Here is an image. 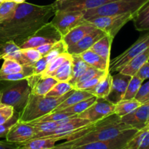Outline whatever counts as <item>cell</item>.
<instances>
[{"mask_svg":"<svg viewBox=\"0 0 149 149\" xmlns=\"http://www.w3.org/2000/svg\"><path fill=\"white\" fill-rule=\"evenodd\" d=\"M0 60H1V58H0Z\"/></svg>","mask_w":149,"mask_h":149,"instance_id":"680465c9","label":"cell"},{"mask_svg":"<svg viewBox=\"0 0 149 149\" xmlns=\"http://www.w3.org/2000/svg\"><path fill=\"white\" fill-rule=\"evenodd\" d=\"M135 16V15L132 14L98 16L91 17L87 20L95 28L100 29L106 34L114 39L122 28L128 22L132 20Z\"/></svg>","mask_w":149,"mask_h":149,"instance_id":"8992f818","label":"cell"},{"mask_svg":"<svg viewBox=\"0 0 149 149\" xmlns=\"http://www.w3.org/2000/svg\"><path fill=\"white\" fill-rule=\"evenodd\" d=\"M91 123L87 119L74 116L60 125L53 131L42 135L39 138H55L58 139V141L66 140L70 135Z\"/></svg>","mask_w":149,"mask_h":149,"instance_id":"8fae6325","label":"cell"},{"mask_svg":"<svg viewBox=\"0 0 149 149\" xmlns=\"http://www.w3.org/2000/svg\"><path fill=\"white\" fill-rule=\"evenodd\" d=\"M121 121L137 130L149 125V103L141 104L128 114L121 117Z\"/></svg>","mask_w":149,"mask_h":149,"instance_id":"9a60e30c","label":"cell"},{"mask_svg":"<svg viewBox=\"0 0 149 149\" xmlns=\"http://www.w3.org/2000/svg\"><path fill=\"white\" fill-rule=\"evenodd\" d=\"M131 77H132L130 76L125 75L119 72H118V74L116 75L112 76V84L111 90L107 97L105 99L114 105L123 100Z\"/></svg>","mask_w":149,"mask_h":149,"instance_id":"2e32d148","label":"cell"},{"mask_svg":"<svg viewBox=\"0 0 149 149\" xmlns=\"http://www.w3.org/2000/svg\"><path fill=\"white\" fill-rule=\"evenodd\" d=\"M22 59L23 61V66L33 65L37 61H39L42 55L35 48H26L20 49Z\"/></svg>","mask_w":149,"mask_h":149,"instance_id":"e575fe53","label":"cell"},{"mask_svg":"<svg viewBox=\"0 0 149 149\" xmlns=\"http://www.w3.org/2000/svg\"><path fill=\"white\" fill-rule=\"evenodd\" d=\"M92 96H93V95L90 94L88 91H86V90H74V91L61 104H59L55 108L53 111H61L66 108L70 107L84 99L92 97Z\"/></svg>","mask_w":149,"mask_h":149,"instance_id":"d4e9b609","label":"cell"},{"mask_svg":"<svg viewBox=\"0 0 149 149\" xmlns=\"http://www.w3.org/2000/svg\"><path fill=\"white\" fill-rule=\"evenodd\" d=\"M112 84L111 73L109 72L107 75L93 88L87 90L90 94L98 98H106L111 90Z\"/></svg>","mask_w":149,"mask_h":149,"instance_id":"4316f807","label":"cell"},{"mask_svg":"<svg viewBox=\"0 0 149 149\" xmlns=\"http://www.w3.org/2000/svg\"><path fill=\"white\" fill-rule=\"evenodd\" d=\"M124 149H149V125L138 130Z\"/></svg>","mask_w":149,"mask_h":149,"instance_id":"603a6c76","label":"cell"},{"mask_svg":"<svg viewBox=\"0 0 149 149\" xmlns=\"http://www.w3.org/2000/svg\"><path fill=\"white\" fill-rule=\"evenodd\" d=\"M136 75L143 81L149 79V61H147L142 65V67L140 68Z\"/></svg>","mask_w":149,"mask_h":149,"instance_id":"c3c4849f","label":"cell"},{"mask_svg":"<svg viewBox=\"0 0 149 149\" xmlns=\"http://www.w3.org/2000/svg\"><path fill=\"white\" fill-rule=\"evenodd\" d=\"M113 110L114 104L104 98L97 97L95 102L93 105L77 116L87 119L93 123L113 114Z\"/></svg>","mask_w":149,"mask_h":149,"instance_id":"7c38bea8","label":"cell"},{"mask_svg":"<svg viewBox=\"0 0 149 149\" xmlns=\"http://www.w3.org/2000/svg\"><path fill=\"white\" fill-rule=\"evenodd\" d=\"M26 78H27V75L24 72L14 74H7V75H0V81H15L24 79H26Z\"/></svg>","mask_w":149,"mask_h":149,"instance_id":"7dc6e473","label":"cell"},{"mask_svg":"<svg viewBox=\"0 0 149 149\" xmlns=\"http://www.w3.org/2000/svg\"><path fill=\"white\" fill-rule=\"evenodd\" d=\"M118 0H55L56 10L66 11H86L97 8Z\"/></svg>","mask_w":149,"mask_h":149,"instance_id":"4fadbf2b","label":"cell"},{"mask_svg":"<svg viewBox=\"0 0 149 149\" xmlns=\"http://www.w3.org/2000/svg\"><path fill=\"white\" fill-rule=\"evenodd\" d=\"M1 104L10 106L19 113L23 111L31 94V87L27 79L15 81H0Z\"/></svg>","mask_w":149,"mask_h":149,"instance_id":"277c9868","label":"cell"},{"mask_svg":"<svg viewBox=\"0 0 149 149\" xmlns=\"http://www.w3.org/2000/svg\"><path fill=\"white\" fill-rule=\"evenodd\" d=\"M148 3L149 0H118L97 8L86 10L83 13L86 20L91 17L98 16L123 14H132L136 15L137 13Z\"/></svg>","mask_w":149,"mask_h":149,"instance_id":"5b68a950","label":"cell"},{"mask_svg":"<svg viewBox=\"0 0 149 149\" xmlns=\"http://www.w3.org/2000/svg\"><path fill=\"white\" fill-rule=\"evenodd\" d=\"M142 103H140L135 98L130 100H122L114 105L113 113L119 117H122L136 109Z\"/></svg>","mask_w":149,"mask_h":149,"instance_id":"f1b7e54d","label":"cell"},{"mask_svg":"<svg viewBox=\"0 0 149 149\" xmlns=\"http://www.w3.org/2000/svg\"><path fill=\"white\" fill-rule=\"evenodd\" d=\"M47 62L45 57H42L39 61H36L32 65V75L31 76H41L44 72L47 65Z\"/></svg>","mask_w":149,"mask_h":149,"instance_id":"f6af8a7d","label":"cell"},{"mask_svg":"<svg viewBox=\"0 0 149 149\" xmlns=\"http://www.w3.org/2000/svg\"><path fill=\"white\" fill-rule=\"evenodd\" d=\"M17 4L11 1H6L0 4V23L10 18L15 13Z\"/></svg>","mask_w":149,"mask_h":149,"instance_id":"f35d334b","label":"cell"},{"mask_svg":"<svg viewBox=\"0 0 149 149\" xmlns=\"http://www.w3.org/2000/svg\"><path fill=\"white\" fill-rule=\"evenodd\" d=\"M55 3L38 5L29 2L17 4L15 13L0 23V45L13 41L20 47L55 15Z\"/></svg>","mask_w":149,"mask_h":149,"instance_id":"6da1fadb","label":"cell"},{"mask_svg":"<svg viewBox=\"0 0 149 149\" xmlns=\"http://www.w3.org/2000/svg\"><path fill=\"white\" fill-rule=\"evenodd\" d=\"M53 45L54 44H45V45H42L37 47H36L35 49H36V50L39 51V52H40L41 55H42V57H43L45 56V55H46L49 52V50H50L51 48L52 47Z\"/></svg>","mask_w":149,"mask_h":149,"instance_id":"f907efd6","label":"cell"},{"mask_svg":"<svg viewBox=\"0 0 149 149\" xmlns=\"http://www.w3.org/2000/svg\"><path fill=\"white\" fill-rule=\"evenodd\" d=\"M35 134L36 131L30 123L18 120L10 128L5 138L8 142L21 144L31 140Z\"/></svg>","mask_w":149,"mask_h":149,"instance_id":"5bb4252c","label":"cell"},{"mask_svg":"<svg viewBox=\"0 0 149 149\" xmlns=\"http://www.w3.org/2000/svg\"><path fill=\"white\" fill-rule=\"evenodd\" d=\"M96 99H97V97H95V96H92V97L84 99V100L70 106V107L66 108V109H63L61 111H62L63 113H66L69 116H77L79 114L87 110L91 105H93L95 102Z\"/></svg>","mask_w":149,"mask_h":149,"instance_id":"1f68e13d","label":"cell"},{"mask_svg":"<svg viewBox=\"0 0 149 149\" xmlns=\"http://www.w3.org/2000/svg\"><path fill=\"white\" fill-rule=\"evenodd\" d=\"M79 55L81 59L89 65L100 71L109 72L110 62L106 61L103 58L96 54L91 49H87Z\"/></svg>","mask_w":149,"mask_h":149,"instance_id":"44dd1931","label":"cell"},{"mask_svg":"<svg viewBox=\"0 0 149 149\" xmlns=\"http://www.w3.org/2000/svg\"><path fill=\"white\" fill-rule=\"evenodd\" d=\"M22 72H24L23 65L17 61L10 59H4L0 68V75L14 74Z\"/></svg>","mask_w":149,"mask_h":149,"instance_id":"d590c367","label":"cell"},{"mask_svg":"<svg viewBox=\"0 0 149 149\" xmlns=\"http://www.w3.org/2000/svg\"><path fill=\"white\" fill-rule=\"evenodd\" d=\"M132 21L135 29L139 31H149V3L143 7L135 16Z\"/></svg>","mask_w":149,"mask_h":149,"instance_id":"4dcf8cb0","label":"cell"},{"mask_svg":"<svg viewBox=\"0 0 149 149\" xmlns=\"http://www.w3.org/2000/svg\"><path fill=\"white\" fill-rule=\"evenodd\" d=\"M95 28V27L93 25H92L87 20L84 23L71 29L65 36H63L62 39L66 45L67 47L68 48L77 44L79 41L81 40L83 37H84L86 35L92 31Z\"/></svg>","mask_w":149,"mask_h":149,"instance_id":"d6986e66","label":"cell"},{"mask_svg":"<svg viewBox=\"0 0 149 149\" xmlns=\"http://www.w3.org/2000/svg\"><path fill=\"white\" fill-rule=\"evenodd\" d=\"M74 90V86L70 84L69 82H61L58 81L46 95V96L49 97H58L67 94L71 90Z\"/></svg>","mask_w":149,"mask_h":149,"instance_id":"8d00e7d4","label":"cell"},{"mask_svg":"<svg viewBox=\"0 0 149 149\" xmlns=\"http://www.w3.org/2000/svg\"><path fill=\"white\" fill-rule=\"evenodd\" d=\"M113 38L111 37L110 36L106 34L97 42H96L90 49L95 52L101 58L105 59L106 61L110 62V55H111V49L112 42H113Z\"/></svg>","mask_w":149,"mask_h":149,"instance_id":"cb8c5ba5","label":"cell"},{"mask_svg":"<svg viewBox=\"0 0 149 149\" xmlns=\"http://www.w3.org/2000/svg\"><path fill=\"white\" fill-rule=\"evenodd\" d=\"M106 35V33L104 31L97 28H95L92 31H90L88 34L83 37L81 40L79 41L77 44L68 47V52L71 55H80L84 51L90 49L96 42H97L99 39L103 38Z\"/></svg>","mask_w":149,"mask_h":149,"instance_id":"e0dca14e","label":"cell"},{"mask_svg":"<svg viewBox=\"0 0 149 149\" xmlns=\"http://www.w3.org/2000/svg\"><path fill=\"white\" fill-rule=\"evenodd\" d=\"M148 103H149V101H148Z\"/></svg>","mask_w":149,"mask_h":149,"instance_id":"6f0895ef","label":"cell"},{"mask_svg":"<svg viewBox=\"0 0 149 149\" xmlns=\"http://www.w3.org/2000/svg\"><path fill=\"white\" fill-rule=\"evenodd\" d=\"M109 72H104L103 74H100L99 75L96 76V77H93V78L87 80V81L81 82L80 84H76L74 86V90H90V89L93 88L95 86L97 85L106 75Z\"/></svg>","mask_w":149,"mask_h":149,"instance_id":"ab89813d","label":"cell"},{"mask_svg":"<svg viewBox=\"0 0 149 149\" xmlns=\"http://www.w3.org/2000/svg\"><path fill=\"white\" fill-rule=\"evenodd\" d=\"M71 56V55H70L68 52H65V53H63L61 55H58V57L54 58L53 60L50 61L49 63L47 65L46 69L44 71V72L42 73L41 77H50L51 74L52 73L55 72L67 59L70 58Z\"/></svg>","mask_w":149,"mask_h":149,"instance_id":"d6a6232c","label":"cell"},{"mask_svg":"<svg viewBox=\"0 0 149 149\" xmlns=\"http://www.w3.org/2000/svg\"><path fill=\"white\" fill-rule=\"evenodd\" d=\"M0 58L10 59L23 65V61L20 54V48L13 41H8L0 45Z\"/></svg>","mask_w":149,"mask_h":149,"instance_id":"7402d4cb","label":"cell"},{"mask_svg":"<svg viewBox=\"0 0 149 149\" xmlns=\"http://www.w3.org/2000/svg\"><path fill=\"white\" fill-rule=\"evenodd\" d=\"M149 47V31L147 33L143 35L133 45L127 49L110 61L109 72H119L130 61L136 57L145 49Z\"/></svg>","mask_w":149,"mask_h":149,"instance_id":"ba28073f","label":"cell"},{"mask_svg":"<svg viewBox=\"0 0 149 149\" xmlns=\"http://www.w3.org/2000/svg\"><path fill=\"white\" fill-rule=\"evenodd\" d=\"M14 113L15 110L12 106L1 104L0 107V125H3L10 120Z\"/></svg>","mask_w":149,"mask_h":149,"instance_id":"7bdbcfd3","label":"cell"},{"mask_svg":"<svg viewBox=\"0 0 149 149\" xmlns=\"http://www.w3.org/2000/svg\"><path fill=\"white\" fill-rule=\"evenodd\" d=\"M71 145L69 143L68 141H65V143L59 144V145H55V146L49 149H71Z\"/></svg>","mask_w":149,"mask_h":149,"instance_id":"816d5d0a","label":"cell"},{"mask_svg":"<svg viewBox=\"0 0 149 149\" xmlns=\"http://www.w3.org/2000/svg\"><path fill=\"white\" fill-rule=\"evenodd\" d=\"M148 61L149 47L145 49L141 54L137 55L136 57L132 58L131 61H130L119 72L121 74H125V75L133 77V76L136 75V74L139 71L140 68L142 67V65Z\"/></svg>","mask_w":149,"mask_h":149,"instance_id":"ffe728a7","label":"cell"},{"mask_svg":"<svg viewBox=\"0 0 149 149\" xmlns=\"http://www.w3.org/2000/svg\"><path fill=\"white\" fill-rule=\"evenodd\" d=\"M131 127L121 121V117L113 114L78 130L67 138L72 147L89 143L107 141L115 138Z\"/></svg>","mask_w":149,"mask_h":149,"instance_id":"7a4b0ae2","label":"cell"},{"mask_svg":"<svg viewBox=\"0 0 149 149\" xmlns=\"http://www.w3.org/2000/svg\"><path fill=\"white\" fill-rule=\"evenodd\" d=\"M74 90L58 97L37 95L31 93L24 109L19 113V121L29 123L51 113Z\"/></svg>","mask_w":149,"mask_h":149,"instance_id":"3957f363","label":"cell"},{"mask_svg":"<svg viewBox=\"0 0 149 149\" xmlns=\"http://www.w3.org/2000/svg\"><path fill=\"white\" fill-rule=\"evenodd\" d=\"M7 1H10V0H7Z\"/></svg>","mask_w":149,"mask_h":149,"instance_id":"9f6ffc18","label":"cell"},{"mask_svg":"<svg viewBox=\"0 0 149 149\" xmlns=\"http://www.w3.org/2000/svg\"><path fill=\"white\" fill-rule=\"evenodd\" d=\"M58 81L69 82L72 77V55L50 76Z\"/></svg>","mask_w":149,"mask_h":149,"instance_id":"83f0119b","label":"cell"},{"mask_svg":"<svg viewBox=\"0 0 149 149\" xmlns=\"http://www.w3.org/2000/svg\"><path fill=\"white\" fill-rule=\"evenodd\" d=\"M1 96H2V94H1V93L0 92V107H1Z\"/></svg>","mask_w":149,"mask_h":149,"instance_id":"db71d44e","label":"cell"},{"mask_svg":"<svg viewBox=\"0 0 149 149\" xmlns=\"http://www.w3.org/2000/svg\"><path fill=\"white\" fill-rule=\"evenodd\" d=\"M71 116H69L66 113H63L62 111H52L34 121H36V122H58V121L68 119Z\"/></svg>","mask_w":149,"mask_h":149,"instance_id":"60d3db41","label":"cell"},{"mask_svg":"<svg viewBox=\"0 0 149 149\" xmlns=\"http://www.w3.org/2000/svg\"><path fill=\"white\" fill-rule=\"evenodd\" d=\"M88 67L89 65L79 55H72V77L69 81L70 84L74 87L79 79L87 71Z\"/></svg>","mask_w":149,"mask_h":149,"instance_id":"f546056e","label":"cell"},{"mask_svg":"<svg viewBox=\"0 0 149 149\" xmlns=\"http://www.w3.org/2000/svg\"><path fill=\"white\" fill-rule=\"evenodd\" d=\"M26 79L31 87V93L37 95H46L49 90L58 82L51 77L30 76Z\"/></svg>","mask_w":149,"mask_h":149,"instance_id":"ac0fdd59","label":"cell"},{"mask_svg":"<svg viewBox=\"0 0 149 149\" xmlns=\"http://www.w3.org/2000/svg\"><path fill=\"white\" fill-rule=\"evenodd\" d=\"M104 72L105 71H100V70H97V69H96V68H93V67H91V66H89L88 68L87 69V71H86L84 73V74H83V75L81 76L79 79V80L77 81V82L76 83V84H80V83H81V82H84V81L93 78V77H96V76L99 75V74H103V73H104Z\"/></svg>","mask_w":149,"mask_h":149,"instance_id":"bcb514c9","label":"cell"},{"mask_svg":"<svg viewBox=\"0 0 149 149\" xmlns=\"http://www.w3.org/2000/svg\"><path fill=\"white\" fill-rule=\"evenodd\" d=\"M143 81V80L141 79L137 75L131 77L127 87L123 100H130V99L135 98V96L138 94Z\"/></svg>","mask_w":149,"mask_h":149,"instance_id":"836d02e7","label":"cell"},{"mask_svg":"<svg viewBox=\"0 0 149 149\" xmlns=\"http://www.w3.org/2000/svg\"><path fill=\"white\" fill-rule=\"evenodd\" d=\"M138 132L135 128H130L115 138L107 141L89 143L71 149H124L130 140Z\"/></svg>","mask_w":149,"mask_h":149,"instance_id":"30bf717a","label":"cell"},{"mask_svg":"<svg viewBox=\"0 0 149 149\" xmlns=\"http://www.w3.org/2000/svg\"><path fill=\"white\" fill-rule=\"evenodd\" d=\"M18 120L19 113L17 111H15V113L10 120L7 121L6 123L3 124V125H0V138H5L10 128Z\"/></svg>","mask_w":149,"mask_h":149,"instance_id":"b9f144b4","label":"cell"},{"mask_svg":"<svg viewBox=\"0 0 149 149\" xmlns=\"http://www.w3.org/2000/svg\"><path fill=\"white\" fill-rule=\"evenodd\" d=\"M10 1H13V2H15L17 4H20V3H23L26 1V0H10Z\"/></svg>","mask_w":149,"mask_h":149,"instance_id":"f5cc1de1","label":"cell"},{"mask_svg":"<svg viewBox=\"0 0 149 149\" xmlns=\"http://www.w3.org/2000/svg\"><path fill=\"white\" fill-rule=\"evenodd\" d=\"M62 39V35L58 29L50 22H48L23 42L20 48H36L45 44H55Z\"/></svg>","mask_w":149,"mask_h":149,"instance_id":"52a82bcc","label":"cell"},{"mask_svg":"<svg viewBox=\"0 0 149 149\" xmlns=\"http://www.w3.org/2000/svg\"><path fill=\"white\" fill-rule=\"evenodd\" d=\"M65 52H68V47H67L66 45L63 42V40L61 39L59 42L54 44L49 52L43 57H45L47 63H49L54 58L58 57V55H61V54L65 53Z\"/></svg>","mask_w":149,"mask_h":149,"instance_id":"74e56055","label":"cell"},{"mask_svg":"<svg viewBox=\"0 0 149 149\" xmlns=\"http://www.w3.org/2000/svg\"><path fill=\"white\" fill-rule=\"evenodd\" d=\"M58 141L55 138H33L21 143V149H49L55 146Z\"/></svg>","mask_w":149,"mask_h":149,"instance_id":"484cf974","label":"cell"},{"mask_svg":"<svg viewBox=\"0 0 149 149\" xmlns=\"http://www.w3.org/2000/svg\"><path fill=\"white\" fill-rule=\"evenodd\" d=\"M7 1V0H0V4H1V3L4 2V1Z\"/></svg>","mask_w":149,"mask_h":149,"instance_id":"11a10c76","label":"cell"},{"mask_svg":"<svg viewBox=\"0 0 149 149\" xmlns=\"http://www.w3.org/2000/svg\"><path fill=\"white\" fill-rule=\"evenodd\" d=\"M86 21L82 11L56 10L50 23L63 36L71 29Z\"/></svg>","mask_w":149,"mask_h":149,"instance_id":"9c48e42d","label":"cell"},{"mask_svg":"<svg viewBox=\"0 0 149 149\" xmlns=\"http://www.w3.org/2000/svg\"><path fill=\"white\" fill-rule=\"evenodd\" d=\"M135 99L142 104L149 101V80L141 85L138 94L135 96Z\"/></svg>","mask_w":149,"mask_h":149,"instance_id":"ee69618b","label":"cell"},{"mask_svg":"<svg viewBox=\"0 0 149 149\" xmlns=\"http://www.w3.org/2000/svg\"><path fill=\"white\" fill-rule=\"evenodd\" d=\"M0 149H21V144L8 141H0Z\"/></svg>","mask_w":149,"mask_h":149,"instance_id":"681fc988","label":"cell"}]
</instances>
